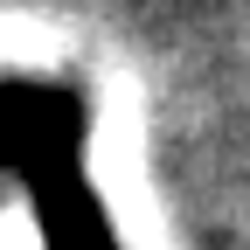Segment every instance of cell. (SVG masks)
Here are the masks:
<instances>
[{
	"mask_svg": "<svg viewBox=\"0 0 250 250\" xmlns=\"http://www.w3.org/2000/svg\"><path fill=\"white\" fill-rule=\"evenodd\" d=\"M83 132L90 118L77 90L42 77H0V167L35 208L42 250H118L98 188L83 181Z\"/></svg>",
	"mask_w": 250,
	"mask_h": 250,
	"instance_id": "1",
	"label": "cell"
}]
</instances>
